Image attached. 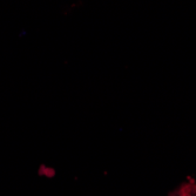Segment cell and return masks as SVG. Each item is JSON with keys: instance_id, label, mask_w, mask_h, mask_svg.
<instances>
[{"instance_id": "cell-1", "label": "cell", "mask_w": 196, "mask_h": 196, "mask_svg": "<svg viewBox=\"0 0 196 196\" xmlns=\"http://www.w3.org/2000/svg\"><path fill=\"white\" fill-rule=\"evenodd\" d=\"M55 175H56L55 169L52 168V167H46V166H45L43 171H42V176H46V177H48V179H53Z\"/></svg>"}]
</instances>
